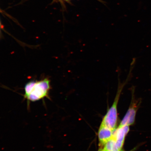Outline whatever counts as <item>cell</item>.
<instances>
[{
	"mask_svg": "<svg viewBox=\"0 0 151 151\" xmlns=\"http://www.w3.org/2000/svg\"><path fill=\"white\" fill-rule=\"evenodd\" d=\"M51 89L50 81L45 78L39 81H31L24 86V99L27 100L28 104L30 102H35L49 97Z\"/></svg>",
	"mask_w": 151,
	"mask_h": 151,
	"instance_id": "cell-1",
	"label": "cell"
},
{
	"mask_svg": "<svg viewBox=\"0 0 151 151\" xmlns=\"http://www.w3.org/2000/svg\"><path fill=\"white\" fill-rule=\"evenodd\" d=\"M134 67L131 66L129 73L124 82L122 83L120 82V79L118 75V84L117 92L114 103L112 106L109 109L106 114L104 117L101 124L107 126L111 129L114 131L116 129L117 125L118 112L117 105L119 99L120 94L124 86L128 82L131 80L132 76V71Z\"/></svg>",
	"mask_w": 151,
	"mask_h": 151,
	"instance_id": "cell-2",
	"label": "cell"
},
{
	"mask_svg": "<svg viewBox=\"0 0 151 151\" xmlns=\"http://www.w3.org/2000/svg\"><path fill=\"white\" fill-rule=\"evenodd\" d=\"M135 87L133 86L131 88L132 99L131 105L125 116L124 117L119 127L125 126H131L134 123L136 115L141 103L140 99H136L135 96Z\"/></svg>",
	"mask_w": 151,
	"mask_h": 151,
	"instance_id": "cell-3",
	"label": "cell"
},
{
	"mask_svg": "<svg viewBox=\"0 0 151 151\" xmlns=\"http://www.w3.org/2000/svg\"><path fill=\"white\" fill-rule=\"evenodd\" d=\"M129 130V126H125L123 127H118L114 131L113 137L115 139L119 151L122 149L125 137Z\"/></svg>",
	"mask_w": 151,
	"mask_h": 151,
	"instance_id": "cell-4",
	"label": "cell"
},
{
	"mask_svg": "<svg viewBox=\"0 0 151 151\" xmlns=\"http://www.w3.org/2000/svg\"><path fill=\"white\" fill-rule=\"evenodd\" d=\"M114 131L113 130L101 124L98 132V138L100 148L103 147L107 142L112 138Z\"/></svg>",
	"mask_w": 151,
	"mask_h": 151,
	"instance_id": "cell-5",
	"label": "cell"
},
{
	"mask_svg": "<svg viewBox=\"0 0 151 151\" xmlns=\"http://www.w3.org/2000/svg\"><path fill=\"white\" fill-rule=\"evenodd\" d=\"M101 148L106 151H119L116 142L113 137Z\"/></svg>",
	"mask_w": 151,
	"mask_h": 151,
	"instance_id": "cell-6",
	"label": "cell"
},
{
	"mask_svg": "<svg viewBox=\"0 0 151 151\" xmlns=\"http://www.w3.org/2000/svg\"><path fill=\"white\" fill-rule=\"evenodd\" d=\"M137 148V147H135V148L133 149V150H132L129 151H135V150H136ZM120 151H124V150H122H122H121Z\"/></svg>",
	"mask_w": 151,
	"mask_h": 151,
	"instance_id": "cell-7",
	"label": "cell"
},
{
	"mask_svg": "<svg viewBox=\"0 0 151 151\" xmlns=\"http://www.w3.org/2000/svg\"><path fill=\"white\" fill-rule=\"evenodd\" d=\"M98 151H106L102 148H100Z\"/></svg>",
	"mask_w": 151,
	"mask_h": 151,
	"instance_id": "cell-8",
	"label": "cell"
},
{
	"mask_svg": "<svg viewBox=\"0 0 151 151\" xmlns=\"http://www.w3.org/2000/svg\"><path fill=\"white\" fill-rule=\"evenodd\" d=\"M64 1H70V0H64ZM98 1H101V0H98Z\"/></svg>",
	"mask_w": 151,
	"mask_h": 151,
	"instance_id": "cell-9",
	"label": "cell"
}]
</instances>
